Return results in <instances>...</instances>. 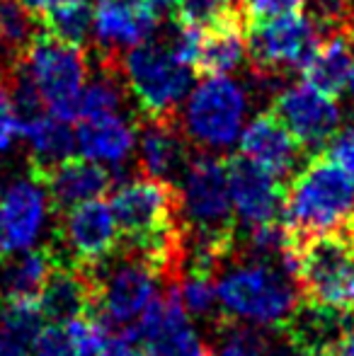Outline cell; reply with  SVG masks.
I'll return each mask as SVG.
<instances>
[{
    "mask_svg": "<svg viewBox=\"0 0 354 356\" xmlns=\"http://www.w3.org/2000/svg\"><path fill=\"white\" fill-rule=\"evenodd\" d=\"M248 92L231 75H207L184 97L179 131L202 153L226 150L241 138Z\"/></svg>",
    "mask_w": 354,
    "mask_h": 356,
    "instance_id": "8992f818",
    "label": "cell"
},
{
    "mask_svg": "<svg viewBox=\"0 0 354 356\" xmlns=\"http://www.w3.org/2000/svg\"><path fill=\"white\" fill-rule=\"evenodd\" d=\"M272 114L298 138L308 155L323 153L342 124L335 97L308 83H293L272 99Z\"/></svg>",
    "mask_w": 354,
    "mask_h": 356,
    "instance_id": "8fae6325",
    "label": "cell"
},
{
    "mask_svg": "<svg viewBox=\"0 0 354 356\" xmlns=\"http://www.w3.org/2000/svg\"><path fill=\"white\" fill-rule=\"evenodd\" d=\"M124 83L114 71L99 68V73L88 75L78 104V117H104V114H119L124 104Z\"/></svg>",
    "mask_w": 354,
    "mask_h": 356,
    "instance_id": "484cf974",
    "label": "cell"
},
{
    "mask_svg": "<svg viewBox=\"0 0 354 356\" xmlns=\"http://www.w3.org/2000/svg\"><path fill=\"white\" fill-rule=\"evenodd\" d=\"M221 310L252 325L277 327L298 303V289L282 262L233 252L216 274Z\"/></svg>",
    "mask_w": 354,
    "mask_h": 356,
    "instance_id": "3957f363",
    "label": "cell"
},
{
    "mask_svg": "<svg viewBox=\"0 0 354 356\" xmlns=\"http://www.w3.org/2000/svg\"><path fill=\"white\" fill-rule=\"evenodd\" d=\"M44 315L37 298H0V330L22 347L42 332Z\"/></svg>",
    "mask_w": 354,
    "mask_h": 356,
    "instance_id": "83f0119b",
    "label": "cell"
},
{
    "mask_svg": "<svg viewBox=\"0 0 354 356\" xmlns=\"http://www.w3.org/2000/svg\"><path fill=\"white\" fill-rule=\"evenodd\" d=\"M284 269L301 300L354 310V223L284 248Z\"/></svg>",
    "mask_w": 354,
    "mask_h": 356,
    "instance_id": "7a4b0ae2",
    "label": "cell"
},
{
    "mask_svg": "<svg viewBox=\"0 0 354 356\" xmlns=\"http://www.w3.org/2000/svg\"><path fill=\"white\" fill-rule=\"evenodd\" d=\"M138 143V127L122 114L83 119L76 131V145L83 158L92 163H107L114 170L124 168Z\"/></svg>",
    "mask_w": 354,
    "mask_h": 356,
    "instance_id": "ffe728a7",
    "label": "cell"
},
{
    "mask_svg": "<svg viewBox=\"0 0 354 356\" xmlns=\"http://www.w3.org/2000/svg\"><path fill=\"white\" fill-rule=\"evenodd\" d=\"M42 19L44 32L73 47H83L92 34V8L88 0H76V3L49 10L47 15H42Z\"/></svg>",
    "mask_w": 354,
    "mask_h": 356,
    "instance_id": "4316f807",
    "label": "cell"
},
{
    "mask_svg": "<svg viewBox=\"0 0 354 356\" xmlns=\"http://www.w3.org/2000/svg\"><path fill=\"white\" fill-rule=\"evenodd\" d=\"M99 310L117 327H131L158 296V274L141 257L119 248L112 259L97 264Z\"/></svg>",
    "mask_w": 354,
    "mask_h": 356,
    "instance_id": "9c48e42d",
    "label": "cell"
},
{
    "mask_svg": "<svg viewBox=\"0 0 354 356\" xmlns=\"http://www.w3.org/2000/svg\"><path fill=\"white\" fill-rule=\"evenodd\" d=\"M17 138H22V119L15 112L0 119V150H10Z\"/></svg>",
    "mask_w": 354,
    "mask_h": 356,
    "instance_id": "836d02e7",
    "label": "cell"
},
{
    "mask_svg": "<svg viewBox=\"0 0 354 356\" xmlns=\"http://www.w3.org/2000/svg\"><path fill=\"white\" fill-rule=\"evenodd\" d=\"M22 136L29 143V165L32 168H47L56 165L66 158H73L76 150V131L68 122L54 117V114H37V117L22 122Z\"/></svg>",
    "mask_w": 354,
    "mask_h": 356,
    "instance_id": "cb8c5ba5",
    "label": "cell"
},
{
    "mask_svg": "<svg viewBox=\"0 0 354 356\" xmlns=\"http://www.w3.org/2000/svg\"><path fill=\"white\" fill-rule=\"evenodd\" d=\"M354 66V49L350 32H335L323 39L321 47L303 66V83L313 85L321 92L337 97L347 88Z\"/></svg>",
    "mask_w": 354,
    "mask_h": 356,
    "instance_id": "7402d4cb",
    "label": "cell"
},
{
    "mask_svg": "<svg viewBox=\"0 0 354 356\" xmlns=\"http://www.w3.org/2000/svg\"><path fill=\"white\" fill-rule=\"evenodd\" d=\"M298 356H323L354 332V310H337L301 300L277 327Z\"/></svg>",
    "mask_w": 354,
    "mask_h": 356,
    "instance_id": "4fadbf2b",
    "label": "cell"
},
{
    "mask_svg": "<svg viewBox=\"0 0 354 356\" xmlns=\"http://www.w3.org/2000/svg\"><path fill=\"white\" fill-rule=\"evenodd\" d=\"M236 15H241L236 0H182L177 5V22L197 29H209Z\"/></svg>",
    "mask_w": 354,
    "mask_h": 356,
    "instance_id": "f1b7e54d",
    "label": "cell"
},
{
    "mask_svg": "<svg viewBox=\"0 0 354 356\" xmlns=\"http://www.w3.org/2000/svg\"><path fill=\"white\" fill-rule=\"evenodd\" d=\"M19 3H22L34 17H39V15H47L49 10H56V8H61V5L76 3V0H19Z\"/></svg>",
    "mask_w": 354,
    "mask_h": 356,
    "instance_id": "e575fe53",
    "label": "cell"
},
{
    "mask_svg": "<svg viewBox=\"0 0 354 356\" xmlns=\"http://www.w3.org/2000/svg\"><path fill=\"white\" fill-rule=\"evenodd\" d=\"M8 114H15V107H13V97H10V90L0 83V119L8 117Z\"/></svg>",
    "mask_w": 354,
    "mask_h": 356,
    "instance_id": "74e56055",
    "label": "cell"
},
{
    "mask_svg": "<svg viewBox=\"0 0 354 356\" xmlns=\"http://www.w3.org/2000/svg\"><path fill=\"white\" fill-rule=\"evenodd\" d=\"M44 320L54 325H68L73 320L90 318L99 310V284L95 267H81L58 257L47 282L37 296Z\"/></svg>",
    "mask_w": 354,
    "mask_h": 356,
    "instance_id": "7c38bea8",
    "label": "cell"
},
{
    "mask_svg": "<svg viewBox=\"0 0 354 356\" xmlns=\"http://www.w3.org/2000/svg\"><path fill=\"white\" fill-rule=\"evenodd\" d=\"M156 27L158 10L151 0H97L92 8V34L107 51H131Z\"/></svg>",
    "mask_w": 354,
    "mask_h": 356,
    "instance_id": "e0dca14e",
    "label": "cell"
},
{
    "mask_svg": "<svg viewBox=\"0 0 354 356\" xmlns=\"http://www.w3.org/2000/svg\"><path fill=\"white\" fill-rule=\"evenodd\" d=\"M17 73L34 88L44 109L63 122L78 119L88 61L83 47H73L51 34H34L22 49Z\"/></svg>",
    "mask_w": 354,
    "mask_h": 356,
    "instance_id": "277c9868",
    "label": "cell"
},
{
    "mask_svg": "<svg viewBox=\"0 0 354 356\" xmlns=\"http://www.w3.org/2000/svg\"><path fill=\"white\" fill-rule=\"evenodd\" d=\"M350 37H354V0H352V17H350Z\"/></svg>",
    "mask_w": 354,
    "mask_h": 356,
    "instance_id": "60d3db41",
    "label": "cell"
},
{
    "mask_svg": "<svg viewBox=\"0 0 354 356\" xmlns=\"http://www.w3.org/2000/svg\"><path fill=\"white\" fill-rule=\"evenodd\" d=\"M51 243L56 245L63 259L81 267H97L119 252V230L114 223L112 209L99 199H90L54 216Z\"/></svg>",
    "mask_w": 354,
    "mask_h": 356,
    "instance_id": "30bf717a",
    "label": "cell"
},
{
    "mask_svg": "<svg viewBox=\"0 0 354 356\" xmlns=\"http://www.w3.org/2000/svg\"><path fill=\"white\" fill-rule=\"evenodd\" d=\"M323 356H354V332L347 334L335 349H330V352L323 354Z\"/></svg>",
    "mask_w": 354,
    "mask_h": 356,
    "instance_id": "8d00e7d4",
    "label": "cell"
},
{
    "mask_svg": "<svg viewBox=\"0 0 354 356\" xmlns=\"http://www.w3.org/2000/svg\"><path fill=\"white\" fill-rule=\"evenodd\" d=\"M153 5H163V8H177L182 0H151Z\"/></svg>",
    "mask_w": 354,
    "mask_h": 356,
    "instance_id": "f35d334b",
    "label": "cell"
},
{
    "mask_svg": "<svg viewBox=\"0 0 354 356\" xmlns=\"http://www.w3.org/2000/svg\"><path fill=\"white\" fill-rule=\"evenodd\" d=\"M129 332L138 342L143 356H216L211 342H207L189 323L177 282L166 284V291L148 303Z\"/></svg>",
    "mask_w": 354,
    "mask_h": 356,
    "instance_id": "ba28073f",
    "label": "cell"
},
{
    "mask_svg": "<svg viewBox=\"0 0 354 356\" xmlns=\"http://www.w3.org/2000/svg\"><path fill=\"white\" fill-rule=\"evenodd\" d=\"M32 356H83L63 325H49L32 339Z\"/></svg>",
    "mask_w": 354,
    "mask_h": 356,
    "instance_id": "d6a6232c",
    "label": "cell"
},
{
    "mask_svg": "<svg viewBox=\"0 0 354 356\" xmlns=\"http://www.w3.org/2000/svg\"><path fill=\"white\" fill-rule=\"evenodd\" d=\"M187 138L182 136L177 122H146L138 129V165L143 175L163 182L179 184L187 168L189 153Z\"/></svg>",
    "mask_w": 354,
    "mask_h": 356,
    "instance_id": "d6986e66",
    "label": "cell"
},
{
    "mask_svg": "<svg viewBox=\"0 0 354 356\" xmlns=\"http://www.w3.org/2000/svg\"><path fill=\"white\" fill-rule=\"evenodd\" d=\"M226 177L233 211L246 228L282 220L284 184L279 179L243 155L226 158Z\"/></svg>",
    "mask_w": 354,
    "mask_h": 356,
    "instance_id": "5bb4252c",
    "label": "cell"
},
{
    "mask_svg": "<svg viewBox=\"0 0 354 356\" xmlns=\"http://www.w3.org/2000/svg\"><path fill=\"white\" fill-rule=\"evenodd\" d=\"M58 257L51 240L42 248L8 252L0 259V298H37Z\"/></svg>",
    "mask_w": 354,
    "mask_h": 356,
    "instance_id": "44dd1931",
    "label": "cell"
},
{
    "mask_svg": "<svg viewBox=\"0 0 354 356\" xmlns=\"http://www.w3.org/2000/svg\"><path fill=\"white\" fill-rule=\"evenodd\" d=\"M323 42V29L306 15L252 22L246 32V49L255 73L272 80L282 73L303 71Z\"/></svg>",
    "mask_w": 354,
    "mask_h": 356,
    "instance_id": "52a82bcc",
    "label": "cell"
},
{
    "mask_svg": "<svg viewBox=\"0 0 354 356\" xmlns=\"http://www.w3.org/2000/svg\"><path fill=\"white\" fill-rule=\"evenodd\" d=\"M214 352L218 356H269L272 354L274 334L262 330L260 325L246 323V320L231 318L221 313L214 320Z\"/></svg>",
    "mask_w": 354,
    "mask_h": 356,
    "instance_id": "d4e9b609",
    "label": "cell"
},
{
    "mask_svg": "<svg viewBox=\"0 0 354 356\" xmlns=\"http://www.w3.org/2000/svg\"><path fill=\"white\" fill-rule=\"evenodd\" d=\"M354 223V172L316 153L284 184L282 228L289 243Z\"/></svg>",
    "mask_w": 354,
    "mask_h": 356,
    "instance_id": "6da1fadb",
    "label": "cell"
},
{
    "mask_svg": "<svg viewBox=\"0 0 354 356\" xmlns=\"http://www.w3.org/2000/svg\"><path fill=\"white\" fill-rule=\"evenodd\" d=\"M241 155L269 172L282 184H287L301 170V165L311 158L298 143V138L272 112L257 114L243 129Z\"/></svg>",
    "mask_w": 354,
    "mask_h": 356,
    "instance_id": "9a60e30c",
    "label": "cell"
},
{
    "mask_svg": "<svg viewBox=\"0 0 354 356\" xmlns=\"http://www.w3.org/2000/svg\"><path fill=\"white\" fill-rule=\"evenodd\" d=\"M303 8H308L311 19L321 29L335 32H350L352 0H306Z\"/></svg>",
    "mask_w": 354,
    "mask_h": 356,
    "instance_id": "4dcf8cb0",
    "label": "cell"
},
{
    "mask_svg": "<svg viewBox=\"0 0 354 356\" xmlns=\"http://www.w3.org/2000/svg\"><path fill=\"white\" fill-rule=\"evenodd\" d=\"M246 54L248 49L243 17L236 15V17H228L202 32L194 71L204 75H228L241 66Z\"/></svg>",
    "mask_w": 354,
    "mask_h": 356,
    "instance_id": "603a6c76",
    "label": "cell"
},
{
    "mask_svg": "<svg viewBox=\"0 0 354 356\" xmlns=\"http://www.w3.org/2000/svg\"><path fill=\"white\" fill-rule=\"evenodd\" d=\"M306 0H236L238 13L248 22H265V19L298 15Z\"/></svg>",
    "mask_w": 354,
    "mask_h": 356,
    "instance_id": "1f68e13d",
    "label": "cell"
},
{
    "mask_svg": "<svg viewBox=\"0 0 354 356\" xmlns=\"http://www.w3.org/2000/svg\"><path fill=\"white\" fill-rule=\"evenodd\" d=\"M47 211V192L32 175L10 182L0 199V228H3L8 252L32 248L44 228Z\"/></svg>",
    "mask_w": 354,
    "mask_h": 356,
    "instance_id": "ac0fdd59",
    "label": "cell"
},
{
    "mask_svg": "<svg viewBox=\"0 0 354 356\" xmlns=\"http://www.w3.org/2000/svg\"><path fill=\"white\" fill-rule=\"evenodd\" d=\"M0 356H27V352H24L22 344L15 342L13 337H8V334L0 330Z\"/></svg>",
    "mask_w": 354,
    "mask_h": 356,
    "instance_id": "d590c367",
    "label": "cell"
},
{
    "mask_svg": "<svg viewBox=\"0 0 354 356\" xmlns=\"http://www.w3.org/2000/svg\"><path fill=\"white\" fill-rule=\"evenodd\" d=\"M347 88H350V97H352V102H354V66H352L350 80H347Z\"/></svg>",
    "mask_w": 354,
    "mask_h": 356,
    "instance_id": "ab89813d",
    "label": "cell"
},
{
    "mask_svg": "<svg viewBox=\"0 0 354 356\" xmlns=\"http://www.w3.org/2000/svg\"><path fill=\"white\" fill-rule=\"evenodd\" d=\"M192 68L175 56L168 42H143L124 56V80L146 122H177L192 90Z\"/></svg>",
    "mask_w": 354,
    "mask_h": 356,
    "instance_id": "5b68a950",
    "label": "cell"
},
{
    "mask_svg": "<svg viewBox=\"0 0 354 356\" xmlns=\"http://www.w3.org/2000/svg\"><path fill=\"white\" fill-rule=\"evenodd\" d=\"M34 37V15L19 0H0V42L24 49Z\"/></svg>",
    "mask_w": 354,
    "mask_h": 356,
    "instance_id": "f546056e",
    "label": "cell"
},
{
    "mask_svg": "<svg viewBox=\"0 0 354 356\" xmlns=\"http://www.w3.org/2000/svg\"><path fill=\"white\" fill-rule=\"evenodd\" d=\"M29 175L47 192L51 216H61L78 204L99 199L114 182V177L102 165L88 158H66L56 165H47V168L29 165Z\"/></svg>",
    "mask_w": 354,
    "mask_h": 356,
    "instance_id": "2e32d148",
    "label": "cell"
}]
</instances>
